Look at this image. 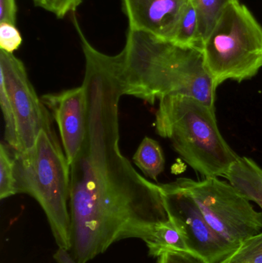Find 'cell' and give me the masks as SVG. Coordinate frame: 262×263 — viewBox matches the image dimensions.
I'll return each mask as SVG.
<instances>
[{
    "label": "cell",
    "mask_w": 262,
    "mask_h": 263,
    "mask_svg": "<svg viewBox=\"0 0 262 263\" xmlns=\"http://www.w3.org/2000/svg\"><path fill=\"white\" fill-rule=\"evenodd\" d=\"M87 127L70 165V251L87 263L126 239L147 242L158 224L169 220L158 184L142 176L119 147V79L106 70L85 75Z\"/></svg>",
    "instance_id": "obj_1"
},
{
    "label": "cell",
    "mask_w": 262,
    "mask_h": 263,
    "mask_svg": "<svg viewBox=\"0 0 262 263\" xmlns=\"http://www.w3.org/2000/svg\"><path fill=\"white\" fill-rule=\"evenodd\" d=\"M120 54L124 96L150 104L167 96H187L214 108L216 88L201 49L180 47L129 29Z\"/></svg>",
    "instance_id": "obj_2"
},
{
    "label": "cell",
    "mask_w": 262,
    "mask_h": 263,
    "mask_svg": "<svg viewBox=\"0 0 262 263\" xmlns=\"http://www.w3.org/2000/svg\"><path fill=\"white\" fill-rule=\"evenodd\" d=\"M155 130L172 142L183 160L205 179L225 177L238 155L221 136L215 108L196 99L172 95L159 100Z\"/></svg>",
    "instance_id": "obj_3"
},
{
    "label": "cell",
    "mask_w": 262,
    "mask_h": 263,
    "mask_svg": "<svg viewBox=\"0 0 262 263\" xmlns=\"http://www.w3.org/2000/svg\"><path fill=\"white\" fill-rule=\"evenodd\" d=\"M13 153L17 194L29 195L38 202L58 248L70 251V165L54 128L42 130L32 148Z\"/></svg>",
    "instance_id": "obj_4"
},
{
    "label": "cell",
    "mask_w": 262,
    "mask_h": 263,
    "mask_svg": "<svg viewBox=\"0 0 262 263\" xmlns=\"http://www.w3.org/2000/svg\"><path fill=\"white\" fill-rule=\"evenodd\" d=\"M215 88L226 80L241 83L262 68V26L246 5H228L201 48Z\"/></svg>",
    "instance_id": "obj_5"
},
{
    "label": "cell",
    "mask_w": 262,
    "mask_h": 263,
    "mask_svg": "<svg viewBox=\"0 0 262 263\" xmlns=\"http://www.w3.org/2000/svg\"><path fill=\"white\" fill-rule=\"evenodd\" d=\"M0 72L5 140L22 153L35 145L42 130L53 129L52 115L37 96L23 62L13 53L0 50Z\"/></svg>",
    "instance_id": "obj_6"
},
{
    "label": "cell",
    "mask_w": 262,
    "mask_h": 263,
    "mask_svg": "<svg viewBox=\"0 0 262 263\" xmlns=\"http://www.w3.org/2000/svg\"><path fill=\"white\" fill-rule=\"evenodd\" d=\"M210 227L235 247L262 231V212L230 183L218 178L201 181L182 178Z\"/></svg>",
    "instance_id": "obj_7"
},
{
    "label": "cell",
    "mask_w": 262,
    "mask_h": 263,
    "mask_svg": "<svg viewBox=\"0 0 262 263\" xmlns=\"http://www.w3.org/2000/svg\"><path fill=\"white\" fill-rule=\"evenodd\" d=\"M158 185L169 218L184 233L190 251L208 263H223L238 248L210 227L189 192L178 179Z\"/></svg>",
    "instance_id": "obj_8"
},
{
    "label": "cell",
    "mask_w": 262,
    "mask_h": 263,
    "mask_svg": "<svg viewBox=\"0 0 262 263\" xmlns=\"http://www.w3.org/2000/svg\"><path fill=\"white\" fill-rule=\"evenodd\" d=\"M56 122L63 150L69 165L72 163L84 142L87 127V100L86 88L67 89L41 97Z\"/></svg>",
    "instance_id": "obj_9"
},
{
    "label": "cell",
    "mask_w": 262,
    "mask_h": 263,
    "mask_svg": "<svg viewBox=\"0 0 262 263\" xmlns=\"http://www.w3.org/2000/svg\"><path fill=\"white\" fill-rule=\"evenodd\" d=\"M189 0H123L129 29L170 42Z\"/></svg>",
    "instance_id": "obj_10"
},
{
    "label": "cell",
    "mask_w": 262,
    "mask_h": 263,
    "mask_svg": "<svg viewBox=\"0 0 262 263\" xmlns=\"http://www.w3.org/2000/svg\"><path fill=\"white\" fill-rule=\"evenodd\" d=\"M225 177L249 201L262 210V168L249 157H240L234 162Z\"/></svg>",
    "instance_id": "obj_11"
},
{
    "label": "cell",
    "mask_w": 262,
    "mask_h": 263,
    "mask_svg": "<svg viewBox=\"0 0 262 263\" xmlns=\"http://www.w3.org/2000/svg\"><path fill=\"white\" fill-rule=\"evenodd\" d=\"M146 244L149 255L156 258L167 252L189 250L184 233L170 218L155 227Z\"/></svg>",
    "instance_id": "obj_12"
},
{
    "label": "cell",
    "mask_w": 262,
    "mask_h": 263,
    "mask_svg": "<svg viewBox=\"0 0 262 263\" xmlns=\"http://www.w3.org/2000/svg\"><path fill=\"white\" fill-rule=\"evenodd\" d=\"M133 161L146 176L153 180H158V176L164 171L166 160L163 148L152 138L143 139L134 154Z\"/></svg>",
    "instance_id": "obj_13"
},
{
    "label": "cell",
    "mask_w": 262,
    "mask_h": 263,
    "mask_svg": "<svg viewBox=\"0 0 262 263\" xmlns=\"http://www.w3.org/2000/svg\"><path fill=\"white\" fill-rule=\"evenodd\" d=\"M196 11L201 48L229 3L235 0H189Z\"/></svg>",
    "instance_id": "obj_14"
},
{
    "label": "cell",
    "mask_w": 262,
    "mask_h": 263,
    "mask_svg": "<svg viewBox=\"0 0 262 263\" xmlns=\"http://www.w3.org/2000/svg\"><path fill=\"white\" fill-rule=\"evenodd\" d=\"M169 43L180 47L198 48L201 49L198 17L196 11L190 1Z\"/></svg>",
    "instance_id": "obj_15"
},
{
    "label": "cell",
    "mask_w": 262,
    "mask_h": 263,
    "mask_svg": "<svg viewBox=\"0 0 262 263\" xmlns=\"http://www.w3.org/2000/svg\"><path fill=\"white\" fill-rule=\"evenodd\" d=\"M13 149L7 143L0 145V199L16 195Z\"/></svg>",
    "instance_id": "obj_16"
},
{
    "label": "cell",
    "mask_w": 262,
    "mask_h": 263,
    "mask_svg": "<svg viewBox=\"0 0 262 263\" xmlns=\"http://www.w3.org/2000/svg\"><path fill=\"white\" fill-rule=\"evenodd\" d=\"M223 263H262V231L243 241Z\"/></svg>",
    "instance_id": "obj_17"
},
{
    "label": "cell",
    "mask_w": 262,
    "mask_h": 263,
    "mask_svg": "<svg viewBox=\"0 0 262 263\" xmlns=\"http://www.w3.org/2000/svg\"><path fill=\"white\" fill-rule=\"evenodd\" d=\"M35 6L42 8L63 18L69 12L73 13L83 0H32Z\"/></svg>",
    "instance_id": "obj_18"
},
{
    "label": "cell",
    "mask_w": 262,
    "mask_h": 263,
    "mask_svg": "<svg viewBox=\"0 0 262 263\" xmlns=\"http://www.w3.org/2000/svg\"><path fill=\"white\" fill-rule=\"evenodd\" d=\"M23 43L21 33L15 25L0 23V48L1 50L13 53Z\"/></svg>",
    "instance_id": "obj_19"
},
{
    "label": "cell",
    "mask_w": 262,
    "mask_h": 263,
    "mask_svg": "<svg viewBox=\"0 0 262 263\" xmlns=\"http://www.w3.org/2000/svg\"><path fill=\"white\" fill-rule=\"evenodd\" d=\"M157 263H208L199 255L188 251H171L158 257Z\"/></svg>",
    "instance_id": "obj_20"
},
{
    "label": "cell",
    "mask_w": 262,
    "mask_h": 263,
    "mask_svg": "<svg viewBox=\"0 0 262 263\" xmlns=\"http://www.w3.org/2000/svg\"><path fill=\"white\" fill-rule=\"evenodd\" d=\"M17 5L15 0H0V23L15 25Z\"/></svg>",
    "instance_id": "obj_21"
},
{
    "label": "cell",
    "mask_w": 262,
    "mask_h": 263,
    "mask_svg": "<svg viewBox=\"0 0 262 263\" xmlns=\"http://www.w3.org/2000/svg\"><path fill=\"white\" fill-rule=\"evenodd\" d=\"M54 259L57 263H76L69 251L59 248L54 254Z\"/></svg>",
    "instance_id": "obj_22"
}]
</instances>
